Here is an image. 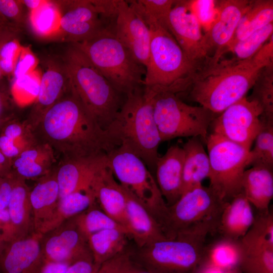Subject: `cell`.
I'll return each instance as SVG.
<instances>
[{"mask_svg":"<svg viewBox=\"0 0 273 273\" xmlns=\"http://www.w3.org/2000/svg\"><path fill=\"white\" fill-rule=\"evenodd\" d=\"M33 133L62 159L108 154L117 148L107 130L89 114L70 90L44 115Z\"/></svg>","mask_w":273,"mask_h":273,"instance_id":"obj_1","label":"cell"},{"mask_svg":"<svg viewBox=\"0 0 273 273\" xmlns=\"http://www.w3.org/2000/svg\"><path fill=\"white\" fill-rule=\"evenodd\" d=\"M264 68L253 57L214 61L210 56L194 73L189 87L182 95L215 115L220 114L246 97Z\"/></svg>","mask_w":273,"mask_h":273,"instance_id":"obj_2","label":"cell"},{"mask_svg":"<svg viewBox=\"0 0 273 273\" xmlns=\"http://www.w3.org/2000/svg\"><path fill=\"white\" fill-rule=\"evenodd\" d=\"M217 222H203L173 239L140 247L130 243L126 249L128 258L151 273H198L204 265L207 237L216 232Z\"/></svg>","mask_w":273,"mask_h":273,"instance_id":"obj_3","label":"cell"},{"mask_svg":"<svg viewBox=\"0 0 273 273\" xmlns=\"http://www.w3.org/2000/svg\"><path fill=\"white\" fill-rule=\"evenodd\" d=\"M132 7L147 24L151 35L149 57L143 81L154 94L169 92L179 96L188 90L198 69L187 58L170 31L135 2Z\"/></svg>","mask_w":273,"mask_h":273,"instance_id":"obj_4","label":"cell"},{"mask_svg":"<svg viewBox=\"0 0 273 273\" xmlns=\"http://www.w3.org/2000/svg\"><path fill=\"white\" fill-rule=\"evenodd\" d=\"M153 96L143 86L127 95L106 130L117 147L134 154L148 168L155 170L162 142L153 115Z\"/></svg>","mask_w":273,"mask_h":273,"instance_id":"obj_5","label":"cell"},{"mask_svg":"<svg viewBox=\"0 0 273 273\" xmlns=\"http://www.w3.org/2000/svg\"><path fill=\"white\" fill-rule=\"evenodd\" d=\"M62 59L70 92L100 126L106 130L117 116L126 97L116 90L73 44Z\"/></svg>","mask_w":273,"mask_h":273,"instance_id":"obj_6","label":"cell"},{"mask_svg":"<svg viewBox=\"0 0 273 273\" xmlns=\"http://www.w3.org/2000/svg\"><path fill=\"white\" fill-rule=\"evenodd\" d=\"M114 25L86 40L71 44L87 57L116 90L126 97L143 86L146 70L116 37Z\"/></svg>","mask_w":273,"mask_h":273,"instance_id":"obj_7","label":"cell"},{"mask_svg":"<svg viewBox=\"0 0 273 273\" xmlns=\"http://www.w3.org/2000/svg\"><path fill=\"white\" fill-rule=\"evenodd\" d=\"M153 108L161 142L198 137L206 144L215 114L202 106L189 105L169 92L154 94Z\"/></svg>","mask_w":273,"mask_h":273,"instance_id":"obj_8","label":"cell"},{"mask_svg":"<svg viewBox=\"0 0 273 273\" xmlns=\"http://www.w3.org/2000/svg\"><path fill=\"white\" fill-rule=\"evenodd\" d=\"M205 144L210 167L208 187L226 203L242 192L250 150L213 132L209 134Z\"/></svg>","mask_w":273,"mask_h":273,"instance_id":"obj_9","label":"cell"},{"mask_svg":"<svg viewBox=\"0 0 273 273\" xmlns=\"http://www.w3.org/2000/svg\"><path fill=\"white\" fill-rule=\"evenodd\" d=\"M61 12L55 38L70 43L80 42L115 23L118 1H57Z\"/></svg>","mask_w":273,"mask_h":273,"instance_id":"obj_10","label":"cell"},{"mask_svg":"<svg viewBox=\"0 0 273 273\" xmlns=\"http://www.w3.org/2000/svg\"><path fill=\"white\" fill-rule=\"evenodd\" d=\"M106 164L120 185L141 202L159 223L167 205L144 162L118 147L107 154Z\"/></svg>","mask_w":273,"mask_h":273,"instance_id":"obj_11","label":"cell"},{"mask_svg":"<svg viewBox=\"0 0 273 273\" xmlns=\"http://www.w3.org/2000/svg\"><path fill=\"white\" fill-rule=\"evenodd\" d=\"M226 203L209 187L202 185L184 193L172 205L165 208L159 220L168 239L203 222L218 219Z\"/></svg>","mask_w":273,"mask_h":273,"instance_id":"obj_12","label":"cell"},{"mask_svg":"<svg viewBox=\"0 0 273 273\" xmlns=\"http://www.w3.org/2000/svg\"><path fill=\"white\" fill-rule=\"evenodd\" d=\"M262 114L258 103L245 97L215 117L212 132L250 150L261 129Z\"/></svg>","mask_w":273,"mask_h":273,"instance_id":"obj_13","label":"cell"},{"mask_svg":"<svg viewBox=\"0 0 273 273\" xmlns=\"http://www.w3.org/2000/svg\"><path fill=\"white\" fill-rule=\"evenodd\" d=\"M168 29L188 60L198 69L210 56L206 37L187 1H176L169 14Z\"/></svg>","mask_w":273,"mask_h":273,"instance_id":"obj_14","label":"cell"},{"mask_svg":"<svg viewBox=\"0 0 273 273\" xmlns=\"http://www.w3.org/2000/svg\"><path fill=\"white\" fill-rule=\"evenodd\" d=\"M43 235L41 242L44 262L71 265L93 258L87 239L76 226L73 217Z\"/></svg>","mask_w":273,"mask_h":273,"instance_id":"obj_15","label":"cell"},{"mask_svg":"<svg viewBox=\"0 0 273 273\" xmlns=\"http://www.w3.org/2000/svg\"><path fill=\"white\" fill-rule=\"evenodd\" d=\"M114 31L135 60L146 68L149 57L150 31L141 16L127 1H118Z\"/></svg>","mask_w":273,"mask_h":273,"instance_id":"obj_16","label":"cell"},{"mask_svg":"<svg viewBox=\"0 0 273 273\" xmlns=\"http://www.w3.org/2000/svg\"><path fill=\"white\" fill-rule=\"evenodd\" d=\"M46 67L41 75L37 97L23 122L32 132L46 112L69 89L63 59H50L46 62Z\"/></svg>","mask_w":273,"mask_h":273,"instance_id":"obj_17","label":"cell"},{"mask_svg":"<svg viewBox=\"0 0 273 273\" xmlns=\"http://www.w3.org/2000/svg\"><path fill=\"white\" fill-rule=\"evenodd\" d=\"M43 235L34 231L27 236L6 243L0 253L4 273H40L44 263Z\"/></svg>","mask_w":273,"mask_h":273,"instance_id":"obj_18","label":"cell"},{"mask_svg":"<svg viewBox=\"0 0 273 273\" xmlns=\"http://www.w3.org/2000/svg\"><path fill=\"white\" fill-rule=\"evenodd\" d=\"M252 1H217L218 14L209 30L205 34L209 50L214 49L211 56L214 61L221 58L232 41L239 23Z\"/></svg>","mask_w":273,"mask_h":273,"instance_id":"obj_19","label":"cell"},{"mask_svg":"<svg viewBox=\"0 0 273 273\" xmlns=\"http://www.w3.org/2000/svg\"><path fill=\"white\" fill-rule=\"evenodd\" d=\"M106 159V155L62 159L54 168L59 188V199L71 193L88 189Z\"/></svg>","mask_w":273,"mask_h":273,"instance_id":"obj_20","label":"cell"},{"mask_svg":"<svg viewBox=\"0 0 273 273\" xmlns=\"http://www.w3.org/2000/svg\"><path fill=\"white\" fill-rule=\"evenodd\" d=\"M90 188L95 202L101 210L128 231L125 192L116 180L112 171L107 165L106 160L95 175Z\"/></svg>","mask_w":273,"mask_h":273,"instance_id":"obj_21","label":"cell"},{"mask_svg":"<svg viewBox=\"0 0 273 273\" xmlns=\"http://www.w3.org/2000/svg\"><path fill=\"white\" fill-rule=\"evenodd\" d=\"M11 174L13 187L7 207L10 221L0 237L3 243L25 237L34 231L30 190L25 179Z\"/></svg>","mask_w":273,"mask_h":273,"instance_id":"obj_22","label":"cell"},{"mask_svg":"<svg viewBox=\"0 0 273 273\" xmlns=\"http://www.w3.org/2000/svg\"><path fill=\"white\" fill-rule=\"evenodd\" d=\"M184 156L182 145L175 144L157 159V184L167 206L172 205L181 196Z\"/></svg>","mask_w":273,"mask_h":273,"instance_id":"obj_23","label":"cell"},{"mask_svg":"<svg viewBox=\"0 0 273 273\" xmlns=\"http://www.w3.org/2000/svg\"><path fill=\"white\" fill-rule=\"evenodd\" d=\"M124 190L127 230L133 244L140 247L154 241L168 239L159 223L146 208L131 194Z\"/></svg>","mask_w":273,"mask_h":273,"instance_id":"obj_24","label":"cell"},{"mask_svg":"<svg viewBox=\"0 0 273 273\" xmlns=\"http://www.w3.org/2000/svg\"><path fill=\"white\" fill-rule=\"evenodd\" d=\"M254 216L252 206L242 192L223 206L216 232L221 238L239 240L251 227Z\"/></svg>","mask_w":273,"mask_h":273,"instance_id":"obj_25","label":"cell"},{"mask_svg":"<svg viewBox=\"0 0 273 273\" xmlns=\"http://www.w3.org/2000/svg\"><path fill=\"white\" fill-rule=\"evenodd\" d=\"M33 230L37 232L49 218L59 200V188L54 169L39 178L30 192Z\"/></svg>","mask_w":273,"mask_h":273,"instance_id":"obj_26","label":"cell"},{"mask_svg":"<svg viewBox=\"0 0 273 273\" xmlns=\"http://www.w3.org/2000/svg\"><path fill=\"white\" fill-rule=\"evenodd\" d=\"M201 140L190 138L182 145L184 151L181 195L190 190L202 185L208 178L210 162Z\"/></svg>","mask_w":273,"mask_h":273,"instance_id":"obj_27","label":"cell"},{"mask_svg":"<svg viewBox=\"0 0 273 273\" xmlns=\"http://www.w3.org/2000/svg\"><path fill=\"white\" fill-rule=\"evenodd\" d=\"M272 169L252 166L244 171L242 182V192L258 212L269 209L273 198Z\"/></svg>","mask_w":273,"mask_h":273,"instance_id":"obj_28","label":"cell"},{"mask_svg":"<svg viewBox=\"0 0 273 273\" xmlns=\"http://www.w3.org/2000/svg\"><path fill=\"white\" fill-rule=\"evenodd\" d=\"M95 202V197L90 188L65 196L59 199L51 216L36 233L43 235L55 230L87 210Z\"/></svg>","mask_w":273,"mask_h":273,"instance_id":"obj_29","label":"cell"},{"mask_svg":"<svg viewBox=\"0 0 273 273\" xmlns=\"http://www.w3.org/2000/svg\"><path fill=\"white\" fill-rule=\"evenodd\" d=\"M130 239L125 231L107 229L90 235L87 238V243L95 263L101 265L124 252Z\"/></svg>","mask_w":273,"mask_h":273,"instance_id":"obj_30","label":"cell"},{"mask_svg":"<svg viewBox=\"0 0 273 273\" xmlns=\"http://www.w3.org/2000/svg\"><path fill=\"white\" fill-rule=\"evenodd\" d=\"M272 21L273 1H252L250 7L242 17L225 53L235 42L246 38L267 24L272 23Z\"/></svg>","mask_w":273,"mask_h":273,"instance_id":"obj_31","label":"cell"},{"mask_svg":"<svg viewBox=\"0 0 273 273\" xmlns=\"http://www.w3.org/2000/svg\"><path fill=\"white\" fill-rule=\"evenodd\" d=\"M241 254L239 241L221 238L207 245L204 255V267L221 269L238 267Z\"/></svg>","mask_w":273,"mask_h":273,"instance_id":"obj_32","label":"cell"},{"mask_svg":"<svg viewBox=\"0 0 273 273\" xmlns=\"http://www.w3.org/2000/svg\"><path fill=\"white\" fill-rule=\"evenodd\" d=\"M61 12L57 1H44L37 9L29 11L31 30L41 38H55L60 27Z\"/></svg>","mask_w":273,"mask_h":273,"instance_id":"obj_33","label":"cell"},{"mask_svg":"<svg viewBox=\"0 0 273 273\" xmlns=\"http://www.w3.org/2000/svg\"><path fill=\"white\" fill-rule=\"evenodd\" d=\"M73 219L79 231L87 240L90 235L107 229L122 230L129 234L123 226L106 214L96 202L87 210L74 217Z\"/></svg>","mask_w":273,"mask_h":273,"instance_id":"obj_34","label":"cell"},{"mask_svg":"<svg viewBox=\"0 0 273 273\" xmlns=\"http://www.w3.org/2000/svg\"><path fill=\"white\" fill-rule=\"evenodd\" d=\"M262 122L256 136L254 147L250 149L248 166H262L273 168V123Z\"/></svg>","mask_w":273,"mask_h":273,"instance_id":"obj_35","label":"cell"},{"mask_svg":"<svg viewBox=\"0 0 273 273\" xmlns=\"http://www.w3.org/2000/svg\"><path fill=\"white\" fill-rule=\"evenodd\" d=\"M248 99L257 101L262 109L261 120L273 122V66L264 68Z\"/></svg>","mask_w":273,"mask_h":273,"instance_id":"obj_36","label":"cell"},{"mask_svg":"<svg viewBox=\"0 0 273 273\" xmlns=\"http://www.w3.org/2000/svg\"><path fill=\"white\" fill-rule=\"evenodd\" d=\"M272 33L273 23H270L235 42L228 52H232L234 58L238 60L251 58L269 39Z\"/></svg>","mask_w":273,"mask_h":273,"instance_id":"obj_37","label":"cell"},{"mask_svg":"<svg viewBox=\"0 0 273 273\" xmlns=\"http://www.w3.org/2000/svg\"><path fill=\"white\" fill-rule=\"evenodd\" d=\"M41 77L39 71L35 69L13 79L11 93L14 101L21 106L35 101L38 94Z\"/></svg>","mask_w":273,"mask_h":273,"instance_id":"obj_38","label":"cell"},{"mask_svg":"<svg viewBox=\"0 0 273 273\" xmlns=\"http://www.w3.org/2000/svg\"><path fill=\"white\" fill-rule=\"evenodd\" d=\"M22 1L0 0V34L15 35L24 22Z\"/></svg>","mask_w":273,"mask_h":273,"instance_id":"obj_39","label":"cell"},{"mask_svg":"<svg viewBox=\"0 0 273 273\" xmlns=\"http://www.w3.org/2000/svg\"><path fill=\"white\" fill-rule=\"evenodd\" d=\"M188 5L200 24L204 34L211 28L218 16L217 1H187Z\"/></svg>","mask_w":273,"mask_h":273,"instance_id":"obj_40","label":"cell"},{"mask_svg":"<svg viewBox=\"0 0 273 273\" xmlns=\"http://www.w3.org/2000/svg\"><path fill=\"white\" fill-rule=\"evenodd\" d=\"M22 48L16 37L3 40L0 48V68L3 76H13Z\"/></svg>","mask_w":273,"mask_h":273,"instance_id":"obj_41","label":"cell"},{"mask_svg":"<svg viewBox=\"0 0 273 273\" xmlns=\"http://www.w3.org/2000/svg\"><path fill=\"white\" fill-rule=\"evenodd\" d=\"M175 1L173 0L136 1L137 4L143 10L168 30L169 14Z\"/></svg>","mask_w":273,"mask_h":273,"instance_id":"obj_42","label":"cell"},{"mask_svg":"<svg viewBox=\"0 0 273 273\" xmlns=\"http://www.w3.org/2000/svg\"><path fill=\"white\" fill-rule=\"evenodd\" d=\"M38 59L29 47L22 46L13 75V79L31 72L36 69Z\"/></svg>","mask_w":273,"mask_h":273,"instance_id":"obj_43","label":"cell"},{"mask_svg":"<svg viewBox=\"0 0 273 273\" xmlns=\"http://www.w3.org/2000/svg\"><path fill=\"white\" fill-rule=\"evenodd\" d=\"M253 58L264 67L273 66V35L255 54Z\"/></svg>","mask_w":273,"mask_h":273,"instance_id":"obj_44","label":"cell"},{"mask_svg":"<svg viewBox=\"0 0 273 273\" xmlns=\"http://www.w3.org/2000/svg\"><path fill=\"white\" fill-rule=\"evenodd\" d=\"M100 266L92 258L83 259L70 265L66 273H97Z\"/></svg>","mask_w":273,"mask_h":273,"instance_id":"obj_45","label":"cell"},{"mask_svg":"<svg viewBox=\"0 0 273 273\" xmlns=\"http://www.w3.org/2000/svg\"><path fill=\"white\" fill-rule=\"evenodd\" d=\"M126 251L103 263L97 273H121L123 264L127 258Z\"/></svg>","mask_w":273,"mask_h":273,"instance_id":"obj_46","label":"cell"},{"mask_svg":"<svg viewBox=\"0 0 273 273\" xmlns=\"http://www.w3.org/2000/svg\"><path fill=\"white\" fill-rule=\"evenodd\" d=\"M12 187L13 179L11 174L8 176L0 177V209L7 208Z\"/></svg>","mask_w":273,"mask_h":273,"instance_id":"obj_47","label":"cell"},{"mask_svg":"<svg viewBox=\"0 0 273 273\" xmlns=\"http://www.w3.org/2000/svg\"><path fill=\"white\" fill-rule=\"evenodd\" d=\"M0 151L6 157L12 160L16 158L21 152L14 140L1 133Z\"/></svg>","mask_w":273,"mask_h":273,"instance_id":"obj_48","label":"cell"},{"mask_svg":"<svg viewBox=\"0 0 273 273\" xmlns=\"http://www.w3.org/2000/svg\"><path fill=\"white\" fill-rule=\"evenodd\" d=\"M12 111V102L9 95L0 90V119L14 116Z\"/></svg>","mask_w":273,"mask_h":273,"instance_id":"obj_49","label":"cell"},{"mask_svg":"<svg viewBox=\"0 0 273 273\" xmlns=\"http://www.w3.org/2000/svg\"><path fill=\"white\" fill-rule=\"evenodd\" d=\"M70 265L55 262H44L40 273H66Z\"/></svg>","mask_w":273,"mask_h":273,"instance_id":"obj_50","label":"cell"},{"mask_svg":"<svg viewBox=\"0 0 273 273\" xmlns=\"http://www.w3.org/2000/svg\"><path fill=\"white\" fill-rule=\"evenodd\" d=\"M13 160L6 157L0 151V177H6L12 172Z\"/></svg>","mask_w":273,"mask_h":273,"instance_id":"obj_51","label":"cell"},{"mask_svg":"<svg viewBox=\"0 0 273 273\" xmlns=\"http://www.w3.org/2000/svg\"><path fill=\"white\" fill-rule=\"evenodd\" d=\"M121 273H151L132 262L128 258V255L123 264Z\"/></svg>","mask_w":273,"mask_h":273,"instance_id":"obj_52","label":"cell"},{"mask_svg":"<svg viewBox=\"0 0 273 273\" xmlns=\"http://www.w3.org/2000/svg\"><path fill=\"white\" fill-rule=\"evenodd\" d=\"M199 273H243L238 267L229 269H221L213 267L202 268Z\"/></svg>","mask_w":273,"mask_h":273,"instance_id":"obj_53","label":"cell"},{"mask_svg":"<svg viewBox=\"0 0 273 273\" xmlns=\"http://www.w3.org/2000/svg\"><path fill=\"white\" fill-rule=\"evenodd\" d=\"M10 216L8 209H0V237L8 226Z\"/></svg>","mask_w":273,"mask_h":273,"instance_id":"obj_54","label":"cell"},{"mask_svg":"<svg viewBox=\"0 0 273 273\" xmlns=\"http://www.w3.org/2000/svg\"><path fill=\"white\" fill-rule=\"evenodd\" d=\"M44 1L42 0H24L22 1L24 6L26 7L29 11L33 10L41 6Z\"/></svg>","mask_w":273,"mask_h":273,"instance_id":"obj_55","label":"cell"},{"mask_svg":"<svg viewBox=\"0 0 273 273\" xmlns=\"http://www.w3.org/2000/svg\"><path fill=\"white\" fill-rule=\"evenodd\" d=\"M14 118H15V116L5 119H0V133L5 124Z\"/></svg>","mask_w":273,"mask_h":273,"instance_id":"obj_56","label":"cell"},{"mask_svg":"<svg viewBox=\"0 0 273 273\" xmlns=\"http://www.w3.org/2000/svg\"><path fill=\"white\" fill-rule=\"evenodd\" d=\"M4 39H0V48H1V45L2 44V42H3V40ZM2 76H3V74H2L1 68H0V79L2 78Z\"/></svg>","mask_w":273,"mask_h":273,"instance_id":"obj_57","label":"cell"},{"mask_svg":"<svg viewBox=\"0 0 273 273\" xmlns=\"http://www.w3.org/2000/svg\"><path fill=\"white\" fill-rule=\"evenodd\" d=\"M2 244H3V243H2V242L0 241V250H1V249H2Z\"/></svg>","mask_w":273,"mask_h":273,"instance_id":"obj_58","label":"cell"}]
</instances>
